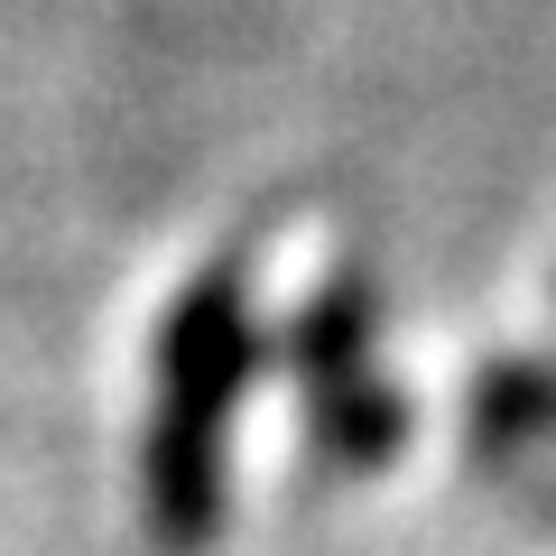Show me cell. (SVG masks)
<instances>
[{
    "label": "cell",
    "mask_w": 556,
    "mask_h": 556,
    "mask_svg": "<svg viewBox=\"0 0 556 556\" xmlns=\"http://www.w3.org/2000/svg\"><path fill=\"white\" fill-rule=\"evenodd\" d=\"M260 371L251 278L241 260H214L177 288L159 325V399H149V445H139V501L159 547H204L223 529V437Z\"/></svg>",
    "instance_id": "cell-1"
},
{
    "label": "cell",
    "mask_w": 556,
    "mask_h": 556,
    "mask_svg": "<svg viewBox=\"0 0 556 556\" xmlns=\"http://www.w3.org/2000/svg\"><path fill=\"white\" fill-rule=\"evenodd\" d=\"M288 380L306 399V455L334 473H380L408 437V399L371 371V278L325 269L288 325Z\"/></svg>",
    "instance_id": "cell-2"
},
{
    "label": "cell",
    "mask_w": 556,
    "mask_h": 556,
    "mask_svg": "<svg viewBox=\"0 0 556 556\" xmlns=\"http://www.w3.org/2000/svg\"><path fill=\"white\" fill-rule=\"evenodd\" d=\"M473 437H492V445L556 437V362H538V353L482 362L473 371Z\"/></svg>",
    "instance_id": "cell-3"
}]
</instances>
